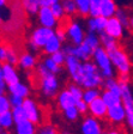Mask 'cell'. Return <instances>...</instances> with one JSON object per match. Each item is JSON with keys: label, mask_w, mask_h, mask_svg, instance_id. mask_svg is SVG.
Here are the masks:
<instances>
[{"label": "cell", "mask_w": 133, "mask_h": 134, "mask_svg": "<svg viewBox=\"0 0 133 134\" xmlns=\"http://www.w3.org/2000/svg\"><path fill=\"white\" fill-rule=\"evenodd\" d=\"M14 134H39V129L36 127V123L25 119L14 125Z\"/></svg>", "instance_id": "ffe728a7"}, {"label": "cell", "mask_w": 133, "mask_h": 134, "mask_svg": "<svg viewBox=\"0 0 133 134\" xmlns=\"http://www.w3.org/2000/svg\"><path fill=\"white\" fill-rule=\"evenodd\" d=\"M107 113H108V105L104 103V100L102 97H98L89 104V114L91 116L96 117L98 120H103L107 117Z\"/></svg>", "instance_id": "2e32d148"}, {"label": "cell", "mask_w": 133, "mask_h": 134, "mask_svg": "<svg viewBox=\"0 0 133 134\" xmlns=\"http://www.w3.org/2000/svg\"><path fill=\"white\" fill-rule=\"evenodd\" d=\"M67 89L71 91V93H72L73 96H75L76 100H81L83 99V93H84V90L82 89L81 85H78L77 83H71L68 84V86H67Z\"/></svg>", "instance_id": "74e56055"}, {"label": "cell", "mask_w": 133, "mask_h": 134, "mask_svg": "<svg viewBox=\"0 0 133 134\" xmlns=\"http://www.w3.org/2000/svg\"><path fill=\"white\" fill-rule=\"evenodd\" d=\"M84 43L88 46L90 49L95 50L97 48L101 47V40H100V35L98 34H95V32H86V36L84 38Z\"/></svg>", "instance_id": "83f0119b"}, {"label": "cell", "mask_w": 133, "mask_h": 134, "mask_svg": "<svg viewBox=\"0 0 133 134\" xmlns=\"http://www.w3.org/2000/svg\"><path fill=\"white\" fill-rule=\"evenodd\" d=\"M120 85H121V99L126 108V123L131 129H133V92L131 90L130 83H120Z\"/></svg>", "instance_id": "52a82bcc"}, {"label": "cell", "mask_w": 133, "mask_h": 134, "mask_svg": "<svg viewBox=\"0 0 133 134\" xmlns=\"http://www.w3.org/2000/svg\"><path fill=\"white\" fill-rule=\"evenodd\" d=\"M131 30H133V13H131V18H130V28Z\"/></svg>", "instance_id": "f5cc1de1"}, {"label": "cell", "mask_w": 133, "mask_h": 134, "mask_svg": "<svg viewBox=\"0 0 133 134\" xmlns=\"http://www.w3.org/2000/svg\"><path fill=\"white\" fill-rule=\"evenodd\" d=\"M50 7H52L53 13L55 14V17L60 20V22H64V20H66L67 18H68V17L66 16L65 8H64V6H62V4L61 3H58V4H55V5L50 6Z\"/></svg>", "instance_id": "8d00e7d4"}, {"label": "cell", "mask_w": 133, "mask_h": 134, "mask_svg": "<svg viewBox=\"0 0 133 134\" xmlns=\"http://www.w3.org/2000/svg\"><path fill=\"white\" fill-rule=\"evenodd\" d=\"M100 40H101V47H103L107 52H110V50L119 47V40L114 38L113 36L108 35L105 31L100 34Z\"/></svg>", "instance_id": "d4e9b609"}, {"label": "cell", "mask_w": 133, "mask_h": 134, "mask_svg": "<svg viewBox=\"0 0 133 134\" xmlns=\"http://www.w3.org/2000/svg\"><path fill=\"white\" fill-rule=\"evenodd\" d=\"M62 114H64V117L66 119L67 121L75 122V121L78 120V117H79L81 113H79V110H78L77 107L75 105V107H71V108L65 109L64 111H62Z\"/></svg>", "instance_id": "d590c367"}, {"label": "cell", "mask_w": 133, "mask_h": 134, "mask_svg": "<svg viewBox=\"0 0 133 134\" xmlns=\"http://www.w3.org/2000/svg\"><path fill=\"white\" fill-rule=\"evenodd\" d=\"M82 66H83V61H82V60H79V59L76 58V56L67 55L65 67H66V71L70 74L71 79L77 84L79 83V80H81Z\"/></svg>", "instance_id": "8fae6325"}, {"label": "cell", "mask_w": 133, "mask_h": 134, "mask_svg": "<svg viewBox=\"0 0 133 134\" xmlns=\"http://www.w3.org/2000/svg\"><path fill=\"white\" fill-rule=\"evenodd\" d=\"M101 97H102V99L104 100V103L108 107H113V105H115V104H119L122 102L121 96L115 95V93L108 91V90H104V91L101 93Z\"/></svg>", "instance_id": "f546056e"}, {"label": "cell", "mask_w": 133, "mask_h": 134, "mask_svg": "<svg viewBox=\"0 0 133 134\" xmlns=\"http://www.w3.org/2000/svg\"><path fill=\"white\" fill-rule=\"evenodd\" d=\"M101 97V92L98 89H85L84 90V93H83V99L85 100L88 104H90L91 102H94L96 98Z\"/></svg>", "instance_id": "d6a6232c"}, {"label": "cell", "mask_w": 133, "mask_h": 134, "mask_svg": "<svg viewBox=\"0 0 133 134\" xmlns=\"http://www.w3.org/2000/svg\"><path fill=\"white\" fill-rule=\"evenodd\" d=\"M61 26L65 29L66 31V36H67V41L72 44H82L84 42V38L86 36L88 30H85L79 20L75 19V18H67L66 20L61 22Z\"/></svg>", "instance_id": "277c9868"}, {"label": "cell", "mask_w": 133, "mask_h": 134, "mask_svg": "<svg viewBox=\"0 0 133 134\" xmlns=\"http://www.w3.org/2000/svg\"><path fill=\"white\" fill-rule=\"evenodd\" d=\"M105 134H122V133L119 131V129H114V128H111V129H109V131L105 132Z\"/></svg>", "instance_id": "f907efd6"}, {"label": "cell", "mask_w": 133, "mask_h": 134, "mask_svg": "<svg viewBox=\"0 0 133 134\" xmlns=\"http://www.w3.org/2000/svg\"><path fill=\"white\" fill-rule=\"evenodd\" d=\"M108 53L115 71L119 74H130L131 68H132V62H131V59L128 54L126 53V50L119 46L118 48L110 50Z\"/></svg>", "instance_id": "8992f818"}, {"label": "cell", "mask_w": 133, "mask_h": 134, "mask_svg": "<svg viewBox=\"0 0 133 134\" xmlns=\"http://www.w3.org/2000/svg\"><path fill=\"white\" fill-rule=\"evenodd\" d=\"M12 115H13L14 121L17 122H20V121L25 120L26 119V115H25V111L23 107H17V108H12Z\"/></svg>", "instance_id": "ab89813d"}, {"label": "cell", "mask_w": 133, "mask_h": 134, "mask_svg": "<svg viewBox=\"0 0 133 134\" xmlns=\"http://www.w3.org/2000/svg\"><path fill=\"white\" fill-rule=\"evenodd\" d=\"M8 5V0H0V6L1 7H6V6Z\"/></svg>", "instance_id": "816d5d0a"}, {"label": "cell", "mask_w": 133, "mask_h": 134, "mask_svg": "<svg viewBox=\"0 0 133 134\" xmlns=\"http://www.w3.org/2000/svg\"><path fill=\"white\" fill-rule=\"evenodd\" d=\"M77 5V16L81 18H88L90 16V3L91 0H75Z\"/></svg>", "instance_id": "4316f807"}, {"label": "cell", "mask_w": 133, "mask_h": 134, "mask_svg": "<svg viewBox=\"0 0 133 134\" xmlns=\"http://www.w3.org/2000/svg\"><path fill=\"white\" fill-rule=\"evenodd\" d=\"M7 83H6L4 79H0V92L1 95H5V91H6V87H7Z\"/></svg>", "instance_id": "681fc988"}, {"label": "cell", "mask_w": 133, "mask_h": 134, "mask_svg": "<svg viewBox=\"0 0 133 134\" xmlns=\"http://www.w3.org/2000/svg\"><path fill=\"white\" fill-rule=\"evenodd\" d=\"M0 79L7 83V85H12V84L18 83L19 80V74L17 72L14 65H11L8 62H3L1 67H0Z\"/></svg>", "instance_id": "4fadbf2b"}, {"label": "cell", "mask_w": 133, "mask_h": 134, "mask_svg": "<svg viewBox=\"0 0 133 134\" xmlns=\"http://www.w3.org/2000/svg\"><path fill=\"white\" fill-rule=\"evenodd\" d=\"M8 99H10V103H11L12 108L23 107V103H24V98L18 97V96H14V95H10L8 96Z\"/></svg>", "instance_id": "ee69618b"}, {"label": "cell", "mask_w": 133, "mask_h": 134, "mask_svg": "<svg viewBox=\"0 0 133 134\" xmlns=\"http://www.w3.org/2000/svg\"><path fill=\"white\" fill-rule=\"evenodd\" d=\"M118 10V4L115 0H101V16L104 18H111L115 17Z\"/></svg>", "instance_id": "7402d4cb"}, {"label": "cell", "mask_w": 133, "mask_h": 134, "mask_svg": "<svg viewBox=\"0 0 133 134\" xmlns=\"http://www.w3.org/2000/svg\"><path fill=\"white\" fill-rule=\"evenodd\" d=\"M53 59H54V61L56 62V64H59L60 66H64L65 64H66V59H67V55L66 53H65L64 50H59V52H56V53H54L53 55H50Z\"/></svg>", "instance_id": "60d3db41"}, {"label": "cell", "mask_w": 133, "mask_h": 134, "mask_svg": "<svg viewBox=\"0 0 133 134\" xmlns=\"http://www.w3.org/2000/svg\"><path fill=\"white\" fill-rule=\"evenodd\" d=\"M61 4L64 6L66 16L68 18L77 16V5H76L75 0H61Z\"/></svg>", "instance_id": "1f68e13d"}, {"label": "cell", "mask_w": 133, "mask_h": 134, "mask_svg": "<svg viewBox=\"0 0 133 134\" xmlns=\"http://www.w3.org/2000/svg\"><path fill=\"white\" fill-rule=\"evenodd\" d=\"M62 43H64V42L61 41L60 37H59L55 32L52 37H50L49 41L47 42V44L44 46L42 52H43L46 55H53V54L59 52V50H62V48H64L62 47Z\"/></svg>", "instance_id": "44dd1931"}, {"label": "cell", "mask_w": 133, "mask_h": 134, "mask_svg": "<svg viewBox=\"0 0 133 134\" xmlns=\"http://www.w3.org/2000/svg\"><path fill=\"white\" fill-rule=\"evenodd\" d=\"M58 3H61V0H40V5H41V7H43V6H48V7H50V6L55 5V4Z\"/></svg>", "instance_id": "7dc6e473"}, {"label": "cell", "mask_w": 133, "mask_h": 134, "mask_svg": "<svg viewBox=\"0 0 133 134\" xmlns=\"http://www.w3.org/2000/svg\"><path fill=\"white\" fill-rule=\"evenodd\" d=\"M54 34H55L54 29L37 25L36 28H34L33 30H31L30 35H29V37H28L29 48H30L31 50H34V52L42 50Z\"/></svg>", "instance_id": "3957f363"}, {"label": "cell", "mask_w": 133, "mask_h": 134, "mask_svg": "<svg viewBox=\"0 0 133 134\" xmlns=\"http://www.w3.org/2000/svg\"><path fill=\"white\" fill-rule=\"evenodd\" d=\"M107 22H108V19L104 18L103 16L88 17L86 18V30L89 32H95L100 35V34L104 32Z\"/></svg>", "instance_id": "e0dca14e"}, {"label": "cell", "mask_w": 133, "mask_h": 134, "mask_svg": "<svg viewBox=\"0 0 133 134\" xmlns=\"http://www.w3.org/2000/svg\"><path fill=\"white\" fill-rule=\"evenodd\" d=\"M11 103H10V99H8L7 96L5 95H0V113H5L8 110H12Z\"/></svg>", "instance_id": "b9f144b4"}, {"label": "cell", "mask_w": 133, "mask_h": 134, "mask_svg": "<svg viewBox=\"0 0 133 134\" xmlns=\"http://www.w3.org/2000/svg\"><path fill=\"white\" fill-rule=\"evenodd\" d=\"M56 103H58L59 108L64 111L65 109L75 107L76 103H77V100H76L75 96L71 93V91L68 89H66L58 93V96H56Z\"/></svg>", "instance_id": "ac0fdd59"}, {"label": "cell", "mask_w": 133, "mask_h": 134, "mask_svg": "<svg viewBox=\"0 0 133 134\" xmlns=\"http://www.w3.org/2000/svg\"><path fill=\"white\" fill-rule=\"evenodd\" d=\"M18 61H19V54H18V50L16 49L12 46L7 44V58H6V62L11 65H18Z\"/></svg>", "instance_id": "836d02e7"}, {"label": "cell", "mask_w": 133, "mask_h": 134, "mask_svg": "<svg viewBox=\"0 0 133 134\" xmlns=\"http://www.w3.org/2000/svg\"><path fill=\"white\" fill-rule=\"evenodd\" d=\"M37 59L30 52H22L19 54V61H18V66L24 71H33L36 70L37 67Z\"/></svg>", "instance_id": "d6986e66"}, {"label": "cell", "mask_w": 133, "mask_h": 134, "mask_svg": "<svg viewBox=\"0 0 133 134\" xmlns=\"http://www.w3.org/2000/svg\"><path fill=\"white\" fill-rule=\"evenodd\" d=\"M20 6H22L23 11L30 17L37 16L41 5H40V0H19Z\"/></svg>", "instance_id": "cb8c5ba5"}, {"label": "cell", "mask_w": 133, "mask_h": 134, "mask_svg": "<svg viewBox=\"0 0 133 134\" xmlns=\"http://www.w3.org/2000/svg\"><path fill=\"white\" fill-rule=\"evenodd\" d=\"M35 75L39 79V87L42 95L48 98L58 96L60 83H59L56 74H53L52 72H49L41 62L37 65L36 70H35Z\"/></svg>", "instance_id": "6da1fadb"}, {"label": "cell", "mask_w": 133, "mask_h": 134, "mask_svg": "<svg viewBox=\"0 0 133 134\" xmlns=\"http://www.w3.org/2000/svg\"><path fill=\"white\" fill-rule=\"evenodd\" d=\"M109 123L113 125H120L124 121H126V108L124 103L115 104L113 107H108V113H107V117Z\"/></svg>", "instance_id": "7c38bea8"}, {"label": "cell", "mask_w": 133, "mask_h": 134, "mask_svg": "<svg viewBox=\"0 0 133 134\" xmlns=\"http://www.w3.org/2000/svg\"><path fill=\"white\" fill-rule=\"evenodd\" d=\"M118 80L120 83H130V74H119Z\"/></svg>", "instance_id": "c3c4849f"}, {"label": "cell", "mask_w": 133, "mask_h": 134, "mask_svg": "<svg viewBox=\"0 0 133 134\" xmlns=\"http://www.w3.org/2000/svg\"><path fill=\"white\" fill-rule=\"evenodd\" d=\"M125 30H126V28L116 17L108 18L107 26H105V30H104L108 35L113 36L114 38H116V40H121L122 37L125 36Z\"/></svg>", "instance_id": "9a60e30c"}, {"label": "cell", "mask_w": 133, "mask_h": 134, "mask_svg": "<svg viewBox=\"0 0 133 134\" xmlns=\"http://www.w3.org/2000/svg\"><path fill=\"white\" fill-rule=\"evenodd\" d=\"M23 109L26 115V119L30 120L31 122L40 125L42 122V113L41 108L39 107V104L31 98H25L24 103H23Z\"/></svg>", "instance_id": "30bf717a"}, {"label": "cell", "mask_w": 133, "mask_h": 134, "mask_svg": "<svg viewBox=\"0 0 133 134\" xmlns=\"http://www.w3.org/2000/svg\"><path fill=\"white\" fill-rule=\"evenodd\" d=\"M76 107L78 108V110H79V113H81V114H85V113L89 111V104L86 103L84 99L77 100V103H76Z\"/></svg>", "instance_id": "f6af8a7d"}, {"label": "cell", "mask_w": 133, "mask_h": 134, "mask_svg": "<svg viewBox=\"0 0 133 134\" xmlns=\"http://www.w3.org/2000/svg\"><path fill=\"white\" fill-rule=\"evenodd\" d=\"M6 58H7V44H3L0 48V61H1V64L6 62Z\"/></svg>", "instance_id": "bcb514c9"}, {"label": "cell", "mask_w": 133, "mask_h": 134, "mask_svg": "<svg viewBox=\"0 0 133 134\" xmlns=\"http://www.w3.org/2000/svg\"><path fill=\"white\" fill-rule=\"evenodd\" d=\"M39 134H60L55 127H53L50 125H43L41 126V128L39 129Z\"/></svg>", "instance_id": "7bdbcfd3"}, {"label": "cell", "mask_w": 133, "mask_h": 134, "mask_svg": "<svg viewBox=\"0 0 133 134\" xmlns=\"http://www.w3.org/2000/svg\"><path fill=\"white\" fill-rule=\"evenodd\" d=\"M92 61L96 64V66L98 67V70L101 71L103 78H114L115 75V68L113 66V62L110 60L109 53L104 49L103 47L97 48L92 54Z\"/></svg>", "instance_id": "5b68a950"}, {"label": "cell", "mask_w": 133, "mask_h": 134, "mask_svg": "<svg viewBox=\"0 0 133 134\" xmlns=\"http://www.w3.org/2000/svg\"><path fill=\"white\" fill-rule=\"evenodd\" d=\"M103 83H104V78L101 71L98 70V67L96 66V64L91 60L83 62L81 80L78 85H81L84 89H92V87L98 89L103 85Z\"/></svg>", "instance_id": "7a4b0ae2"}, {"label": "cell", "mask_w": 133, "mask_h": 134, "mask_svg": "<svg viewBox=\"0 0 133 134\" xmlns=\"http://www.w3.org/2000/svg\"><path fill=\"white\" fill-rule=\"evenodd\" d=\"M8 90V93L10 95H14V96H18V97H22V98H29V95H30V89L26 84L24 83H18L16 84H12V85H8L7 86Z\"/></svg>", "instance_id": "603a6c76"}, {"label": "cell", "mask_w": 133, "mask_h": 134, "mask_svg": "<svg viewBox=\"0 0 133 134\" xmlns=\"http://www.w3.org/2000/svg\"><path fill=\"white\" fill-rule=\"evenodd\" d=\"M82 134H102L103 128L100 120L94 116H88L83 120L81 125Z\"/></svg>", "instance_id": "5bb4252c"}, {"label": "cell", "mask_w": 133, "mask_h": 134, "mask_svg": "<svg viewBox=\"0 0 133 134\" xmlns=\"http://www.w3.org/2000/svg\"><path fill=\"white\" fill-rule=\"evenodd\" d=\"M62 50L66 53V55L76 56V58H78L83 62L91 60L92 54H94V50L90 49L84 42L82 44H78V46L72 44V43H68V44H66L64 48H62Z\"/></svg>", "instance_id": "ba28073f"}, {"label": "cell", "mask_w": 133, "mask_h": 134, "mask_svg": "<svg viewBox=\"0 0 133 134\" xmlns=\"http://www.w3.org/2000/svg\"><path fill=\"white\" fill-rule=\"evenodd\" d=\"M16 125V121L12 115V110H8L5 113H0V127L4 131H10V129Z\"/></svg>", "instance_id": "484cf974"}, {"label": "cell", "mask_w": 133, "mask_h": 134, "mask_svg": "<svg viewBox=\"0 0 133 134\" xmlns=\"http://www.w3.org/2000/svg\"><path fill=\"white\" fill-rule=\"evenodd\" d=\"M101 16V0H91L90 3V16L97 17Z\"/></svg>", "instance_id": "f35d334b"}, {"label": "cell", "mask_w": 133, "mask_h": 134, "mask_svg": "<svg viewBox=\"0 0 133 134\" xmlns=\"http://www.w3.org/2000/svg\"><path fill=\"white\" fill-rule=\"evenodd\" d=\"M115 17H116L118 19L120 20V22L124 24V26H125L126 29L130 28V18H131V13L126 10V8H120L118 10L116 14H115Z\"/></svg>", "instance_id": "e575fe53"}, {"label": "cell", "mask_w": 133, "mask_h": 134, "mask_svg": "<svg viewBox=\"0 0 133 134\" xmlns=\"http://www.w3.org/2000/svg\"><path fill=\"white\" fill-rule=\"evenodd\" d=\"M36 17H37V23L41 26H46V28L56 30L61 24V22L55 17V14L53 13L52 7H48V6H43V7L40 8Z\"/></svg>", "instance_id": "9c48e42d"}, {"label": "cell", "mask_w": 133, "mask_h": 134, "mask_svg": "<svg viewBox=\"0 0 133 134\" xmlns=\"http://www.w3.org/2000/svg\"><path fill=\"white\" fill-rule=\"evenodd\" d=\"M103 86L105 87V90L113 92L118 96H121V85H120L119 80L114 78H108L104 79V83H103Z\"/></svg>", "instance_id": "4dcf8cb0"}, {"label": "cell", "mask_w": 133, "mask_h": 134, "mask_svg": "<svg viewBox=\"0 0 133 134\" xmlns=\"http://www.w3.org/2000/svg\"><path fill=\"white\" fill-rule=\"evenodd\" d=\"M0 134H11V133H10V132H8V131H4V129H3V131H1V133H0Z\"/></svg>", "instance_id": "db71d44e"}, {"label": "cell", "mask_w": 133, "mask_h": 134, "mask_svg": "<svg viewBox=\"0 0 133 134\" xmlns=\"http://www.w3.org/2000/svg\"><path fill=\"white\" fill-rule=\"evenodd\" d=\"M42 64H43V66L46 67L49 72H52L53 74H59V73L62 71V66L56 64V62L54 61V59H53L50 55L44 56L43 60H42Z\"/></svg>", "instance_id": "f1b7e54d"}]
</instances>
